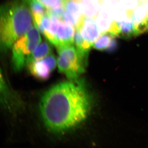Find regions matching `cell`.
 Instances as JSON below:
<instances>
[{
    "instance_id": "cell-17",
    "label": "cell",
    "mask_w": 148,
    "mask_h": 148,
    "mask_svg": "<svg viewBox=\"0 0 148 148\" xmlns=\"http://www.w3.org/2000/svg\"><path fill=\"white\" fill-rule=\"evenodd\" d=\"M118 47V42L116 40L115 37H114L111 40L110 42L106 51L108 52H112L115 51Z\"/></svg>"
},
{
    "instance_id": "cell-13",
    "label": "cell",
    "mask_w": 148,
    "mask_h": 148,
    "mask_svg": "<svg viewBox=\"0 0 148 148\" xmlns=\"http://www.w3.org/2000/svg\"><path fill=\"white\" fill-rule=\"evenodd\" d=\"M51 48L48 43L45 42L41 43L37 46L29 56L26 65L33 61L42 59L49 54H51Z\"/></svg>"
},
{
    "instance_id": "cell-6",
    "label": "cell",
    "mask_w": 148,
    "mask_h": 148,
    "mask_svg": "<svg viewBox=\"0 0 148 148\" xmlns=\"http://www.w3.org/2000/svg\"><path fill=\"white\" fill-rule=\"evenodd\" d=\"M75 30V29L71 24L58 20L57 28L54 33V46L57 49L74 44Z\"/></svg>"
},
{
    "instance_id": "cell-14",
    "label": "cell",
    "mask_w": 148,
    "mask_h": 148,
    "mask_svg": "<svg viewBox=\"0 0 148 148\" xmlns=\"http://www.w3.org/2000/svg\"><path fill=\"white\" fill-rule=\"evenodd\" d=\"M114 37V36L109 32L102 33L94 43L92 47L98 50H106L110 45L111 40Z\"/></svg>"
},
{
    "instance_id": "cell-11",
    "label": "cell",
    "mask_w": 148,
    "mask_h": 148,
    "mask_svg": "<svg viewBox=\"0 0 148 148\" xmlns=\"http://www.w3.org/2000/svg\"><path fill=\"white\" fill-rule=\"evenodd\" d=\"M103 3L102 0H81L80 5L82 14L85 17L96 19Z\"/></svg>"
},
{
    "instance_id": "cell-8",
    "label": "cell",
    "mask_w": 148,
    "mask_h": 148,
    "mask_svg": "<svg viewBox=\"0 0 148 148\" xmlns=\"http://www.w3.org/2000/svg\"><path fill=\"white\" fill-rule=\"evenodd\" d=\"M78 29L85 41L92 47L101 34L96 21L92 18L85 17Z\"/></svg>"
},
{
    "instance_id": "cell-7",
    "label": "cell",
    "mask_w": 148,
    "mask_h": 148,
    "mask_svg": "<svg viewBox=\"0 0 148 148\" xmlns=\"http://www.w3.org/2000/svg\"><path fill=\"white\" fill-rule=\"evenodd\" d=\"M64 21L71 24L75 29H79L85 18L79 2L76 0H64Z\"/></svg>"
},
{
    "instance_id": "cell-16",
    "label": "cell",
    "mask_w": 148,
    "mask_h": 148,
    "mask_svg": "<svg viewBox=\"0 0 148 148\" xmlns=\"http://www.w3.org/2000/svg\"><path fill=\"white\" fill-rule=\"evenodd\" d=\"M47 9H51L64 5V0H38Z\"/></svg>"
},
{
    "instance_id": "cell-4",
    "label": "cell",
    "mask_w": 148,
    "mask_h": 148,
    "mask_svg": "<svg viewBox=\"0 0 148 148\" xmlns=\"http://www.w3.org/2000/svg\"><path fill=\"white\" fill-rule=\"evenodd\" d=\"M41 41L38 29L33 27L14 42L12 47V61L15 71H18L23 69L29 56Z\"/></svg>"
},
{
    "instance_id": "cell-1",
    "label": "cell",
    "mask_w": 148,
    "mask_h": 148,
    "mask_svg": "<svg viewBox=\"0 0 148 148\" xmlns=\"http://www.w3.org/2000/svg\"><path fill=\"white\" fill-rule=\"evenodd\" d=\"M91 98L84 83L70 80L56 85L41 99L40 112L50 131L63 133L73 129L86 119Z\"/></svg>"
},
{
    "instance_id": "cell-5",
    "label": "cell",
    "mask_w": 148,
    "mask_h": 148,
    "mask_svg": "<svg viewBox=\"0 0 148 148\" xmlns=\"http://www.w3.org/2000/svg\"><path fill=\"white\" fill-rule=\"evenodd\" d=\"M57 64L55 56L51 54L42 59L33 61L27 65L33 76L38 79L46 80L49 78Z\"/></svg>"
},
{
    "instance_id": "cell-9",
    "label": "cell",
    "mask_w": 148,
    "mask_h": 148,
    "mask_svg": "<svg viewBox=\"0 0 148 148\" xmlns=\"http://www.w3.org/2000/svg\"><path fill=\"white\" fill-rule=\"evenodd\" d=\"M147 3L139 4L132 12L131 18L137 36L148 32Z\"/></svg>"
},
{
    "instance_id": "cell-20",
    "label": "cell",
    "mask_w": 148,
    "mask_h": 148,
    "mask_svg": "<svg viewBox=\"0 0 148 148\" xmlns=\"http://www.w3.org/2000/svg\"><path fill=\"white\" fill-rule=\"evenodd\" d=\"M106 0H102V1H103V2L104 1H106Z\"/></svg>"
},
{
    "instance_id": "cell-19",
    "label": "cell",
    "mask_w": 148,
    "mask_h": 148,
    "mask_svg": "<svg viewBox=\"0 0 148 148\" xmlns=\"http://www.w3.org/2000/svg\"><path fill=\"white\" fill-rule=\"evenodd\" d=\"M147 14H148V2L147 3Z\"/></svg>"
},
{
    "instance_id": "cell-10",
    "label": "cell",
    "mask_w": 148,
    "mask_h": 148,
    "mask_svg": "<svg viewBox=\"0 0 148 148\" xmlns=\"http://www.w3.org/2000/svg\"><path fill=\"white\" fill-rule=\"evenodd\" d=\"M115 21L112 8L103 3L100 12L95 19L101 34L110 32Z\"/></svg>"
},
{
    "instance_id": "cell-2",
    "label": "cell",
    "mask_w": 148,
    "mask_h": 148,
    "mask_svg": "<svg viewBox=\"0 0 148 148\" xmlns=\"http://www.w3.org/2000/svg\"><path fill=\"white\" fill-rule=\"evenodd\" d=\"M32 20V12L24 0H12L3 4L0 9L1 50L6 51L12 48L31 29Z\"/></svg>"
},
{
    "instance_id": "cell-3",
    "label": "cell",
    "mask_w": 148,
    "mask_h": 148,
    "mask_svg": "<svg viewBox=\"0 0 148 148\" xmlns=\"http://www.w3.org/2000/svg\"><path fill=\"white\" fill-rule=\"evenodd\" d=\"M57 51L59 71L70 80L77 79L84 71L88 58L81 55L74 44L61 47Z\"/></svg>"
},
{
    "instance_id": "cell-15",
    "label": "cell",
    "mask_w": 148,
    "mask_h": 148,
    "mask_svg": "<svg viewBox=\"0 0 148 148\" xmlns=\"http://www.w3.org/2000/svg\"><path fill=\"white\" fill-rule=\"evenodd\" d=\"M119 2L122 7L127 11L128 16L130 18L132 17L133 11L140 4L138 0H119Z\"/></svg>"
},
{
    "instance_id": "cell-18",
    "label": "cell",
    "mask_w": 148,
    "mask_h": 148,
    "mask_svg": "<svg viewBox=\"0 0 148 148\" xmlns=\"http://www.w3.org/2000/svg\"><path fill=\"white\" fill-rule=\"evenodd\" d=\"M140 3H147L148 2V0H138Z\"/></svg>"
},
{
    "instance_id": "cell-12",
    "label": "cell",
    "mask_w": 148,
    "mask_h": 148,
    "mask_svg": "<svg viewBox=\"0 0 148 148\" xmlns=\"http://www.w3.org/2000/svg\"><path fill=\"white\" fill-rule=\"evenodd\" d=\"M116 22L118 28V37L128 39L138 36L131 18H127L125 20Z\"/></svg>"
}]
</instances>
